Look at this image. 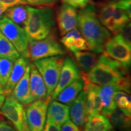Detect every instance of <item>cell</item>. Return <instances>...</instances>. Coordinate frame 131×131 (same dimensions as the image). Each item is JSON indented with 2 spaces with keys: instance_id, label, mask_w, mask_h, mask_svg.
<instances>
[{
  "instance_id": "obj_29",
  "label": "cell",
  "mask_w": 131,
  "mask_h": 131,
  "mask_svg": "<svg viewBox=\"0 0 131 131\" xmlns=\"http://www.w3.org/2000/svg\"><path fill=\"white\" fill-rule=\"evenodd\" d=\"M114 100L119 108L131 112V99L130 94L122 91H117L114 94Z\"/></svg>"
},
{
  "instance_id": "obj_23",
  "label": "cell",
  "mask_w": 131,
  "mask_h": 131,
  "mask_svg": "<svg viewBox=\"0 0 131 131\" xmlns=\"http://www.w3.org/2000/svg\"><path fill=\"white\" fill-rule=\"evenodd\" d=\"M112 129L109 119L103 115L98 114L88 117L84 131H112Z\"/></svg>"
},
{
  "instance_id": "obj_12",
  "label": "cell",
  "mask_w": 131,
  "mask_h": 131,
  "mask_svg": "<svg viewBox=\"0 0 131 131\" xmlns=\"http://www.w3.org/2000/svg\"><path fill=\"white\" fill-rule=\"evenodd\" d=\"M30 63V60L29 57L23 55L19 56V58L14 61L9 79L3 88L6 96L11 94L15 86L24 75Z\"/></svg>"
},
{
  "instance_id": "obj_13",
  "label": "cell",
  "mask_w": 131,
  "mask_h": 131,
  "mask_svg": "<svg viewBox=\"0 0 131 131\" xmlns=\"http://www.w3.org/2000/svg\"><path fill=\"white\" fill-rule=\"evenodd\" d=\"M30 66H27L23 77L16 84L11 93V95L21 104L26 106L34 101L29 84Z\"/></svg>"
},
{
  "instance_id": "obj_4",
  "label": "cell",
  "mask_w": 131,
  "mask_h": 131,
  "mask_svg": "<svg viewBox=\"0 0 131 131\" xmlns=\"http://www.w3.org/2000/svg\"><path fill=\"white\" fill-rule=\"evenodd\" d=\"M64 60V58L61 57L55 56L33 62L43 78L48 96H50L56 88Z\"/></svg>"
},
{
  "instance_id": "obj_6",
  "label": "cell",
  "mask_w": 131,
  "mask_h": 131,
  "mask_svg": "<svg viewBox=\"0 0 131 131\" xmlns=\"http://www.w3.org/2000/svg\"><path fill=\"white\" fill-rule=\"evenodd\" d=\"M0 30L14 45L19 55L28 57L29 38L24 28L3 16L0 18Z\"/></svg>"
},
{
  "instance_id": "obj_40",
  "label": "cell",
  "mask_w": 131,
  "mask_h": 131,
  "mask_svg": "<svg viewBox=\"0 0 131 131\" xmlns=\"http://www.w3.org/2000/svg\"><path fill=\"white\" fill-rule=\"evenodd\" d=\"M5 95L4 93V90H3V88L0 85V96Z\"/></svg>"
},
{
  "instance_id": "obj_1",
  "label": "cell",
  "mask_w": 131,
  "mask_h": 131,
  "mask_svg": "<svg viewBox=\"0 0 131 131\" xmlns=\"http://www.w3.org/2000/svg\"><path fill=\"white\" fill-rule=\"evenodd\" d=\"M77 27L86 40L89 50L95 53H103L104 45L111 34L100 21L94 6L88 5L78 12Z\"/></svg>"
},
{
  "instance_id": "obj_11",
  "label": "cell",
  "mask_w": 131,
  "mask_h": 131,
  "mask_svg": "<svg viewBox=\"0 0 131 131\" xmlns=\"http://www.w3.org/2000/svg\"><path fill=\"white\" fill-rule=\"evenodd\" d=\"M57 23L62 37L69 31L77 28V12L75 8L63 4L57 12Z\"/></svg>"
},
{
  "instance_id": "obj_37",
  "label": "cell",
  "mask_w": 131,
  "mask_h": 131,
  "mask_svg": "<svg viewBox=\"0 0 131 131\" xmlns=\"http://www.w3.org/2000/svg\"><path fill=\"white\" fill-rule=\"evenodd\" d=\"M0 131H16L14 126H12L9 123L4 121L3 119L0 120Z\"/></svg>"
},
{
  "instance_id": "obj_9",
  "label": "cell",
  "mask_w": 131,
  "mask_h": 131,
  "mask_svg": "<svg viewBox=\"0 0 131 131\" xmlns=\"http://www.w3.org/2000/svg\"><path fill=\"white\" fill-rule=\"evenodd\" d=\"M103 53L130 69L131 46H129L119 34L111 37L106 42Z\"/></svg>"
},
{
  "instance_id": "obj_27",
  "label": "cell",
  "mask_w": 131,
  "mask_h": 131,
  "mask_svg": "<svg viewBox=\"0 0 131 131\" xmlns=\"http://www.w3.org/2000/svg\"><path fill=\"white\" fill-rule=\"evenodd\" d=\"M116 1H117L115 0H112L104 4L101 7L98 14H97L100 21L106 29H108L110 25L111 21L116 9Z\"/></svg>"
},
{
  "instance_id": "obj_31",
  "label": "cell",
  "mask_w": 131,
  "mask_h": 131,
  "mask_svg": "<svg viewBox=\"0 0 131 131\" xmlns=\"http://www.w3.org/2000/svg\"><path fill=\"white\" fill-rule=\"evenodd\" d=\"M119 34L122 36L124 40L127 42L129 46H131L130 40V22L127 23L123 27L119 29L116 35Z\"/></svg>"
},
{
  "instance_id": "obj_35",
  "label": "cell",
  "mask_w": 131,
  "mask_h": 131,
  "mask_svg": "<svg viewBox=\"0 0 131 131\" xmlns=\"http://www.w3.org/2000/svg\"><path fill=\"white\" fill-rule=\"evenodd\" d=\"M42 131H61V126L47 119Z\"/></svg>"
},
{
  "instance_id": "obj_21",
  "label": "cell",
  "mask_w": 131,
  "mask_h": 131,
  "mask_svg": "<svg viewBox=\"0 0 131 131\" xmlns=\"http://www.w3.org/2000/svg\"><path fill=\"white\" fill-rule=\"evenodd\" d=\"M83 86L84 83L81 78L73 81L60 92L57 96V100L67 105H70L83 91Z\"/></svg>"
},
{
  "instance_id": "obj_2",
  "label": "cell",
  "mask_w": 131,
  "mask_h": 131,
  "mask_svg": "<svg viewBox=\"0 0 131 131\" xmlns=\"http://www.w3.org/2000/svg\"><path fill=\"white\" fill-rule=\"evenodd\" d=\"M81 79L93 84L103 86L111 85L118 91L130 93V75H124L109 65L98 61L87 73L80 72Z\"/></svg>"
},
{
  "instance_id": "obj_16",
  "label": "cell",
  "mask_w": 131,
  "mask_h": 131,
  "mask_svg": "<svg viewBox=\"0 0 131 131\" xmlns=\"http://www.w3.org/2000/svg\"><path fill=\"white\" fill-rule=\"evenodd\" d=\"M83 90L86 93V111L88 117L101 113L102 104L96 89V84L89 82H83Z\"/></svg>"
},
{
  "instance_id": "obj_7",
  "label": "cell",
  "mask_w": 131,
  "mask_h": 131,
  "mask_svg": "<svg viewBox=\"0 0 131 131\" xmlns=\"http://www.w3.org/2000/svg\"><path fill=\"white\" fill-rule=\"evenodd\" d=\"M0 109L3 116L11 122L16 131H30L24 106L11 95L6 96Z\"/></svg>"
},
{
  "instance_id": "obj_30",
  "label": "cell",
  "mask_w": 131,
  "mask_h": 131,
  "mask_svg": "<svg viewBox=\"0 0 131 131\" xmlns=\"http://www.w3.org/2000/svg\"><path fill=\"white\" fill-rule=\"evenodd\" d=\"M61 1L63 4H68L73 8L83 9L89 5L91 0H61Z\"/></svg>"
},
{
  "instance_id": "obj_39",
  "label": "cell",
  "mask_w": 131,
  "mask_h": 131,
  "mask_svg": "<svg viewBox=\"0 0 131 131\" xmlns=\"http://www.w3.org/2000/svg\"><path fill=\"white\" fill-rule=\"evenodd\" d=\"M7 9V7H6L3 4H1L0 3V18L2 17L3 14H4L5 12L6 11V10Z\"/></svg>"
},
{
  "instance_id": "obj_38",
  "label": "cell",
  "mask_w": 131,
  "mask_h": 131,
  "mask_svg": "<svg viewBox=\"0 0 131 131\" xmlns=\"http://www.w3.org/2000/svg\"><path fill=\"white\" fill-rule=\"evenodd\" d=\"M5 98H6V95H5L0 96V109H1V107L2 106L3 103H4ZM3 117H4V116H3L2 112L1 111V109H0V120L1 119H3Z\"/></svg>"
},
{
  "instance_id": "obj_36",
  "label": "cell",
  "mask_w": 131,
  "mask_h": 131,
  "mask_svg": "<svg viewBox=\"0 0 131 131\" xmlns=\"http://www.w3.org/2000/svg\"><path fill=\"white\" fill-rule=\"evenodd\" d=\"M0 3L7 9L14 7L15 6H17V5L26 4V3L23 0H0Z\"/></svg>"
},
{
  "instance_id": "obj_25",
  "label": "cell",
  "mask_w": 131,
  "mask_h": 131,
  "mask_svg": "<svg viewBox=\"0 0 131 131\" xmlns=\"http://www.w3.org/2000/svg\"><path fill=\"white\" fill-rule=\"evenodd\" d=\"M19 56L14 45L0 30V58H8L15 61Z\"/></svg>"
},
{
  "instance_id": "obj_3",
  "label": "cell",
  "mask_w": 131,
  "mask_h": 131,
  "mask_svg": "<svg viewBox=\"0 0 131 131\" xmlns=\"http://www.w3.org/2000/svg\"><path fill=\"white\" fill-rule=\"evenodd\" d=\"M28 16L24 29L29 40H40L53 34L55 14L50 7H27Z\"/></svg>"
},
{
  "instance_id": "obj_28",
  "label": "cell",
  "mask_w": 131,
  "mask_h": 131,
  "mask_svg": "<svg viewBox=\"0 0 131 131\" xmlns=\"http://www.w3.org/2000/svg\"><path fill=\"white\" fill-rule=\"evenodd\" d=\"M14 61L8 58H0V85L4 88L12 71Z\"/></svg>"
},
{
  "instance_id": "obj_20",
  "label": "cell",
  "mask_w": 131,
  "mask_h": 131,
  "mask_svg": "<svg viewBox=\"0 0 131 131\" xmlns=\"http://www.w3.org/2000/svg\"><path fill=\"white\" fill-rule=\"evenodd\" d=\"M131 112L124 109L117 108L109 115V119L112 127L118 130H129L131 124Z\"/></svg>"
},
{
  "instance_id": "obj_26",
  "label": "cell",
  "mask_w": 131,
  "mask_h": 131,
  "mask_svg": "<svg viewBox=\"0 0 131 131\" xmlns=\"http://www.w3.org/2000/svg\"><path fill=\"white\" fill-rule=\"evenodd\" d=\"M130 18L127 13L123 10L116 8L113 15L110 25L108 27V30L111 31L114 35H116L119 29L130 22Z\"/></svg>"
},
{
  "instance_id": "obj_8",
  "label": "cell",
  "mask_w": 131,
  "mask_h": 131,
  "mask_svg": "<svg viewBox=\"0 0 131 131\" xmlns=\"http://www.w3.org/2000/svg\"><path fill=\"white\" fill-rule=\"evenodd\" d=\"M51 101L50 96L37 100L26 106L25 113L30 131H42L46 119L47 110Z\"/></svg>"
},
{
  "instance_id": "obj_32",
  "label": "cell",
  "mask_w": 131,
  "mask_h": 131,
  "mask_svg": "<svg viewBox=\"0 0 131 131\" xmlns=\"http://www.w3.org/2000/svg\"><path fill=\"white\" fill-rule=\"evenodd\" d=\"M116 8L123 10L131 16V0H119L116 1Z\"/></svg>"
},
{
  "instance_id": "obj_17",
  "label": "cell",
  "mask_w": 131,
  "mask_h": 131,
  "mask_svg": "<svg viewBox=\"0 0 131 131\" xmlns=\"http://www.w3.org/2000/svg\"><path fill=\"white\" fill-rule=\"evenodd\" d=\"M96 89L102 104L101 114L107 118L117 107L114 100V94L118 90L111 85H96Z\"/></svg>"
},
{
  "instance_id": "obj_19",
  "label": "cell",
  "mask_w": 131,
  "mask_h": 131,
  "mask_svg": "<svg viewBox=\"0 0 131 131\" xmlns=\"http://www.w3.org/2000/svg\"><path fill=\"white\" fill-rule=\"evenodd\" d=\"M61 42L66 48L72 52L89 50L86 40L77 28L69 31L63 35L61 39Z\"/></svg>"
},
{
  "instance_id": "obj_24",
  "label": "cell",
  "mask_w": 131,
  "mask_h": 131,
  "mask_svg": "<svg viewBox=\"0 0 131 131\" xmlns=\"http://www.w3.org/2000/svg\"><path fill=\"white\" fill-rule=\"evenodd\" d=\"M27 7L28 6L20 4L10 7L5 12V16L15 24L24 27L28 16Z\"/></svg>"
},
{
  "instance_id": "obj_41",
  "label": "cell",
  "mask_w": 131,
  "mask_h": 131,
  "mask_svg": "<svg viewBox=\"0 0 131 131\" xmlns=\"http://www.w3.org/2000/svg\"><path fill=\"white\" fill-rule=\"evenodd\" d=\"M124 131H130V130H124Z\"/></svg>"
},
{
  "instance_id": "obj_5",
  "label": "cell",
  "mask_w": 131,
  "mask_h": 131,
  "mask_svg": "<svg viewBox=\"0 0 131 131\" xmlns=\"http://www.w3.org/2000/svg\"><path fill=\"white\" fill-rule=\"evenodd\" d=\"M64 49L53 34L40 40H29L28 57L33 61L49 57L63 55Z\"/></svg>"
},
{
  "instance_id": "obj_10",
  "label": "cell",
  "mask_w": 131,
  "mask_h": 131,
  "mask_svg": "<svg viewBox=\"0 0 131 131\" xmlns=\"http://www.w3.org/2000/svg\"><path fill=\"white\" fill-rule=\"evenodd\" d=\"M81 78L80 71L77 65L72 58L68 57L64 60L60 77L56 88L50 95L51 100L56 99L62 90L73 81Z\"/></svg>"
},
{
  "instance_id": "obj_22",
  "label": "cell",
  "mask_w": 131,
  "mask_h": 131,
  "mask_svg": "<svg viewBox=\"0 0 131 131\" xmlns=\"http://www.w3.org/2000/svg\"><path fill=\"white\" fill-rule=\"evenodd\" d=\"M77 63L81 69L80 72L87 73L92 69L98 61L97 53L86 51L73 52Z\"/></svg>"
},
{
  "instance_id": "obj_18",
  "label": "cell",
  "mask_w": 131,
  "mask_h": 131,
  "mask_svg": "<svg viewBox=\"0 0 131 131\" xmlns=\"http://www.w3.org/2000/svg\"><path fill=\"white\" fill-rule=\"evenodd\" d=\"M69 118V106L58 101H50L47 110V119L61 126Z\"/></svg>"
},
{
  "instance_id": "obj_15",
  "label": "cell",
  "mask_w": 131,
  "mask_h": 131,
  "mask_svg": "<svg viewBox=\"0 0 131 131\" xmlns=\"http://www.w3.org/2000/svg\"><path fill=\"white\" fill-rule=\"evenodd\" d=\"M29 84L32 95L34 100L44 99L47 97V88L43 78L34 63H30Z\"/></svg>"
},
{
  "instance_id": "obj_34",
  "label": "cell",
  "mask_w": 131,
  "mask_h": 131,
  "mask_svg": "<svg viewBox=\"0 0 131 131\" xmlns=\"http://www.w3.org/2000/svg\"><path fill=\"white\" fill-rule=\"evenodd\" d=\"M61 131H81L78 126L69 119L62 124Z\"/></svg>"
},
{
  "instance_id": "obj_33",
  "label": "cell",
  "mask_w": 131,
  "mask_h": 131,
  "mask_svg": "<svg viewBox=\"0 0 131 131\" xmlns=\"http://www.w3.org/2000/svg\"><path fill=\"white\" fill-rule=\"evenodd\" d=\"M26 4L37 6H50L55 4L58 0H23Z\"/></svg>"
},
{
  "instance_id": "obj_14",
  "label": "cell",
  "mask_w": 131,
  "mask_h": 131,
  "mask_svg": "<svg viewBox=\"0 0 131 131\" xmlns=\"http://www.w3.org/2000/svg\"><path fill=\"white\" fill-rule=\"evenodd\" d=\"M86 93L82 91L70 104L69 115L72 122L78 126H84L88 118L86 111Z\"/></svg>"
}]
</instances>
